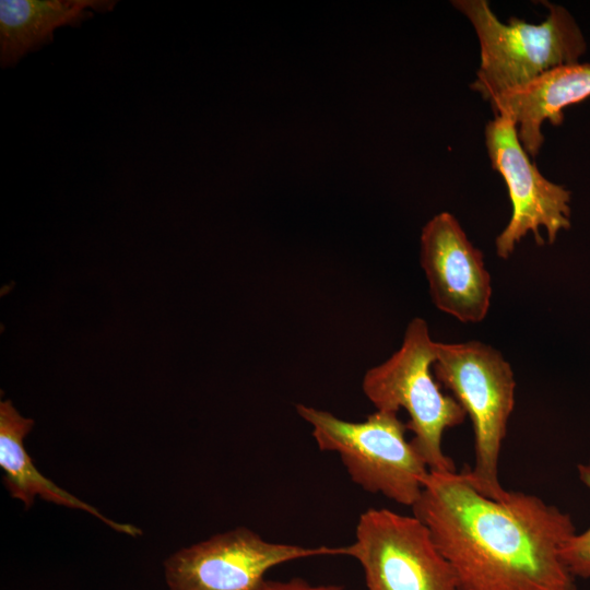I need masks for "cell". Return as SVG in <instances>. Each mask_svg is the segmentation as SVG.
<instances>
[{
  "mask_svg": "<svg viewBox=\"0 0 590 590\" xmlns=\"http://www.w3.org/2000/svg\"><path fill=\"white\" fill-rule=\"evenodd\" d=\"M430 531L458 590H577L560 551L569 514L536 495L484 496L461 472L429 471L411 507Z\"/></svg>",
  "mask_w": 590,
  "mask_h": 590,
  "instance_id": "1",
  "label": "cell"
},
{
  "mask_svg": "<svg viewBox=\"0 0 590 590\" xmlns=\"http://www.w3.org/2000/svg\"><path fill=\"white\" fill-rule=\"evenodd\" d=\"M546 19L532 24L517 17L502 22L485 0H456L452 5L473 25L481 61L471 88L492 103L528 85L543 73L577 63L586 51L580 28L562 5L544 1Z\"/></svg>",
  "mask_w": 590,
  "mask_h": 590,
  "instance_id": "2",
  "label": "cell"
},
{
  "mask_svg": "<svg viewBox=\"0 0 590 590\" xmlns=\"http://www.w3.org/2000/svg\"><path fill=\"white\" fill-rule=\"evenodd\" d=\"M433 374L472 422L475 459L463 470L467 479L484 496L504 500L509 491L499 480V457L516 389L510 364L480 341L437 342Z\"/></svg>",
  "mask_w": 590,
  "mask_h": 590,
  "instance_id": "3",
  "label": "cell"
},
{
  "mask_svg": "<svg viewBox=\"0 0 590 590\" xmlns=\"http://www.w3.org/2000/svg\"><path fill=\"white\" fill-rule=\"evenodd\" d=\"M436 344L426 321L414 318L401 347L366 371L362 388L377 410L408 412L411 442L429 471L456 472L455 462L442 451L441 438L446 429L463 423L467 414L452 396L440 390L433 374Z\"/></svg>",
  "mask_w": 590,
  "mask_h": 590,
  "instance_id": "4",
  "label": "cell"
},
{
  "mask_svg": "<svg viewBox=\"0 0 590 590\" xmlns=\"http://www.w3.org/2000/svg\"><path fill=\"white\" fill-rule=\"evenodd\" d=\"M296 411L312 427L318 448L338 453L355 484L403 506L416 503L429 469L397 412L376 410L363 422H350L305 404Z\"/></svg>",
  "mask_w": 590,
  "mask_h": 590,
  "instance_id": "5",
  "label": "cell"
},
{
  "mask_svg": "<svg viewBox=\"0 0 590 590\" xmlns=\"http://www.w3.org/2000/svg\"><path fill=\"white\" fill-rule=\"evenodd\" d=\"M342 556L359 563L367 590H458L450 564L413 514L367 509Z\"/></svg>",
  "mask_w": 590,
  "mask_h": 590,
  "instance_id": "6",
  "label": "cell"
},
{
  "mask_svg": "<svg viewBox=\"0 0 590 590\" xmlns=\"http://www.w3.org/2000/svg\"><path fill=\"white\" fill-rule=\"evenodd\" d=\"M341 547L271 542L237 527L182 548L165 563L170 590H259L273 567L302 558L337 556Z\"/></svg>",
  "mask_w": 590,
  "mask_h": 590,
  "instance_id": "7",
  "label": "cell"
},
{
  "mask_svg": "<svg viewBox=\"0 0 590 590\" xmlns=\"http://www.w3.org/2000/svg\"><path fill=\"white\" fill-rule=\"evenodd\" d=\"M485 144L493 168L504 178L512 208L507 226L495 240L498 257L507 259L528 233L543 245L540 227L546 231L548 243H554L562 229L570 227V191L539 172L508 116L495 115L486 125Z\"/></svg>",
  "mask_w": 590,
  "mask_h": 590,
  "instance_id": "8",
  "label": "cell"
},
{
  "mask_svg": "<svg viewBox=\"0 0 590 590\" xmlns=\"http://www.w3.org/2000/svg\"><path fill=\"white\" fill-rule=\"evenodd\" d=\"M421 266L435 306L462 322L482 321L489 308L492 286L483 255L457 219L441 212L421 235Z\"/></svg>",
  "mask_w": 590,
  "mask_h": 590,
  "instance_id": "9",
  "label": "cell"
},
{
  "mask_svg": "<svg viewBox=\"0 0 590 590\" xmlns=\"http://www.w3.org/2000/svg\"><path fill=\"white\" fill-rule=\"evenodd\" d=\"M590 96V64L573 63L552 69L528 85L494 99L495 115H506L517 126L519 140L535 156L542 144V125L563 122V110Z\"/></svg>",
  "mask_w": 590,
  "mask_h": 590,
  "instance_id": "10",
  "label": "cell"
},
{
  "mask_svg": "<svg viewBox=\"0 0 590 590\" xmlns=\"http://www.w3.org/2000/svg\"><path fill=\"white\" fill-rule=\"evenodd\" d=\"M34 421L23 417L11 401L0 402V467L3 482L13 498L21 500L25 508L33 506L36 497L60 506L80 509L98 518L117 532L131 536L142 531L129 523L116 522L45 477L34 465L24 447V438L32 430Z\"/></svg>",
  "mask_w": 590,
  "mask_h": 590,
  "instance_id": "11",
  "label": "cell"
},
{
  "mask_svg": "<svg viewBox=\"0 0 590 590\" xmlns=\"http://www.w3.org/2000/svg\"><path fill=\"white\" fill-rule=\"evenodd\" d=\"M107 0H1L0 59L3 67L14 64L33 48L51 39L62 25H75L91 10H109Z\"/></svg>",
  "mask_w": 590,
  "mask_h": 590,
  "instance_id": "12",
  "label": "cell"
},
{
  "mask_svg": "<svg viewBox=\"0 0 590 590\" xmlns=\"http://www.w3.org/2000/svg\"><path fill=\"white\" fill-rule=\"evenodd\" d=\"M581 482L590 489V461L578 465ZM560 556L576 578L590 579V527L571 535L563 545Z\"/></svg>",
  "mask_w": 590,
  "mask_h": 590,
  "instance_id": "13",
  "label": "cell"
},
{
  "mask_svg": "<svg viewBox=\"0 0 590 590\" xmlns=\"http://www.w3.org/2000/svg\"><path fill=\"white\" fill-rule=\"evenodd\" d=\"M259 590H343L340 585H314L295 577L286 581L266 580Z\"/></svg>",
  "mask_w": 590,
  "mask_h": 590,
  "instance_id": "14",
  "label": "cell"
}]
</instances>
